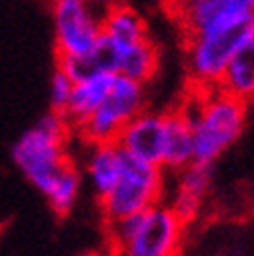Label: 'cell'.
Wrapping results in <instances>:
<instances>
[{"label": "cell", "instance_id": "obj_1", "mask_svg": "<svg viewBox=\"0 0 254 256\" xmlns=\"http://www.w3.org/2000/svg\"><path fill=\"white\" fill-rule=\"evenodd\" d=\"M180 108L192 125L194 160L212 164L240 140L248 119V102L223 88H192Z\"/></svg>", "mask_w": 254, "mask_h": 256}, {"label": "cell", "instance_id": "obj_2", "mask_svg": "<svg viewBox=\"0 0 254 256\" xmlns=\"http://www.w3.org/2000/svg\"><path fill=\"white\" fill-rule=\"evenodd\" d=\"M188 223L169 202H156L142 212L106 221V238L115 252L127 256H173L180 252Z\"/></svg>", "mask_w": 254, "mask_h": 256}, {"label": "cell", "instance_id": "obj_3", "mask_svg": "<svg viewBox=\"0 0 254 256\" xmlns=\"http://www.w3.org/2000/svg\"><path fill=\"white\" fill-rule=\"evenodd\" d=\"M71 132L73 127L65 114L50 110L12 148L17 167L42 194L71 162L67 154V138Z\"/></svg>", "mask_w": 254, "mask_h": 256}, {"label": "cell", "instance_id": "obj_4", "mask_svg": "<svg viewBox=\"0 0 254 256\" xmlns=\"http://www.w3.org/2000/svg\"><path fill=\"white\" fill-rule=\"evenodd\" d=\"M164 167L142 160L123 150L121 175L106 196L100 198V206L106 221L146 210L162 200Z\"/></svg>", "mask_w": 254, "mask_h": 256}, {"label": "cell", "instance_id": "obj_5", "mask_svg": "<svg viewBox=\"0 0 254 256\" xmlns=\"http://www.w3.org/2000/svg\"><path fill=\"white\" fill-rule=\"evenodd\" d=\"M144 108H148L146 84L117 73L106 98L73 132H78L88 144L117 142L123 127Z\"/></svg>", "mask_w": 254, "mask_h": 256}, {"label": "cell", "instance_id": "obj_6", "mask_svg": "<svg viewBox=\"0 0 254 256\" xmlns=\"http://www.w3.org/2000/svg\"><path fill=\"white\" fill-rule=\"evenodd\" d=\"M184 36L244 30L254 19L250 0H167Z\"/></svg>", "mask_w": 254, "mask_h": 256}, {"label": "cell", "instance_id": "obj_7", "mask_svg": "<svg viewBox=\"0 0 254 256\" xmlns=\"http://www.w3.org/2000/svg\"><path fill=\"white\" fill-rule=\"evenodd\" d=\"M56 56L86 54L102 36V6L94 0H52Z\"/></svg>", "mask_w": 254, "mask_h": 256}, {"label": "cell", "instance_id": "obj_8", "mask_svg": "<svg viewBox=\"0 0 254 256\" xmlns=\"http://www.w3.org/2000/svg\"><path fill=\"white\" fill-rule=\"evenodd\" d=\"M244 30L186 36V69L192 88H219Z\"/></svg>", "mask_w": 254, "mask_h": 256}, {"label": "cell", "instance_id": "obj_9", "mask_svg": "<svg viewBox=\"0 0 254 256\" xmlns=\"http://www.w3.org/2000/svg\"><path fill=\"white\" fill-rule=\"evenodd\" d=\"M164 138H167V112L144 108L123 127L117 144L130 154L162 167Z\"/></svg>", "mask_w": 254, "mask_h": 256}, {"label": "cell", "instance_id": "obj_10", "mask_svg": "<svg viewBox=\"0 0 254 256\" xmlns=\"http://www.w3.org/2000/svg\"><path fill=\"white\" fill-rule=\"evenodd\" d=\"M175 190L169 200V206L182 216L190 225L194 223L202 206H204V198L210 192L212 186V162L192 160L188 167L175 171Z\"/></svg>", "mask_w": 254, "mask_h": 256}, {"label": "cell", "instance_id": "obj_11", "mask_svg": "<svg viewBox=\"0 0 254 256\" xmlns=\"http://www.w3.org/2000/svg\"><path fill=\"white\" fill-rule=\"evenodd\" d=\"M102 38L117 46L121 52L134 44L148 40L150 30L142 12L121 0H115L102 8Z\"/></svg>", "mask_w": 254, "mask_h": 256}, {"label": "cell", "instance_id": "obj_12", "mask_svg": "<svg viewBox=\"0 0 254 256\" xmlns=\"http://www.w3.org/2000/svg\"><path fill=\"white\" fill-rule=\"evenodd\" d=\"M219 88L246 102L254 100V19L240 38Z\"/></svg>", "mask_w": 254, "mask_h": 256}, {"label": "cell", "instance_id": "obj_13", "mask_svg": "<svg viewBox=\"0 0 254 256\" xmlns=\"http://www.w3.org/2000/svg\"><path fill=\"white\" fill-rule=\"evenodd\" d=\"M115 75L117 73H96L92 78L75 82L67 110H65V117L73 130L80 127L100 106V102L106 98L112 82H115Z\"/></svg>", "mask_w": 254, "mask_h": 256}, {"label": "cell", "instance_id": "obj_14", "mask_svg": "<svg viewBox=\"0 0 254 256\" xmlns=\"http://www.w3.org/2000/svg\"><path fill=\"white\" fill-rule=\"evenodd\" d=\"M194 160V136L188 117L177 106L167 110V138H164V171H180Z\"/></svg>", "mask_w": 254, "mask_h": 256}, {"label": "cell", "instance_id": "obj_15", "mask_svg": "<svg viewBox=\"0 0 254 256\" xmlns=\"http://www.w3.org/2000/svg\"><path fill=\"white\" fill-rule=\"evenodd\" d=\"M123 148L117 142L90 144V154L86 160V173L98 198L106 196L121 175Z\"/></svg>", "mask_w": 254, "mask_h": 256}, {"label": "cell", "instance_id": "obj_16", "mask_svg": "<svg viewBox=\"0 0 254 256\" xmlns=\"http://www.w3.org/2000/svg\"><path fill=\"white\" fill-rule=\"evenodd\" d=\"M158 62H160L158 48L152 42V38H148L144 42L121 50L117 73L125 75V78H132L136 82L150 84L158 71Z\"/></svg>", "mask_w": 254, "mask_h": 256}, {"label": "cell", "instance_id": "obj_17", "mask_svg": "<svg viewBox=\"0 0 254 256\" xmlns=\"http://www.w3.org/2000/svg\"><path fill=\"white\" fill-rule=\"evenodd\" d=\"M80 188H82V175H80V169L75 167V162L71 160L67 167L58 173L54 182L48 186L44 196L50 204V208L58 216H65L71 212L75 202H78Z\"/></svg>", "mask_w": 254, "mask_h": 256}, {"label": "cell", "instance_id": "obj_18", "mask_svg": "<svg viewBox=\"0 0 254 256\" xmlns=\"http://www.w3.org/2000/svg\"><path fill=\"white\" fill-rule=\"evenodd\" d=\"M73 86H75V82L60 67H56V71L52 75V84H50V106H52V110L65 114Z\"/></svg>", "mask_w": 254, "mask_h": 256}, {"label": "cell", "instance_id": "obj_19", "mask_svg": "<svg viewBox=\"0 0 254 256\" xmlns=\"http://www.w3.org/2000/svg\"><path fill=\"white\" fill-rule=\"evenodd\" d=\"M94 2H96V4H100V6L104 8V6H108L110 2H115V0H94Z\"/></svg>", "mask_w": 254, "mask_h": 256}, {"label": "cell", "instance_id": "obj_20", "mask_svg": "<svg viewBox=\"0 0 254 256\" xmlns=\"http://www.w3.org/2000/svg\"><path fill=\"white\" fill-rule=\"evenodd\" d=\"M250 4H252V10H254V0H250Z\"/></svg>", "mask_w": 254, "mask_h": 256}]
</instances>
